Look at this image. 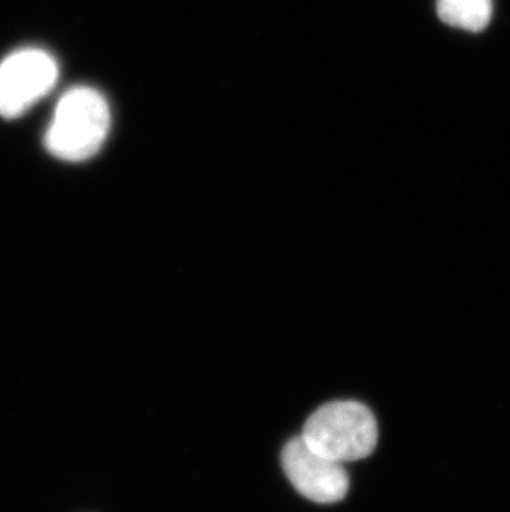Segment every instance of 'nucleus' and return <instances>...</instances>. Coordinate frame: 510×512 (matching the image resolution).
<instances>
[{
	"label": "nucleus",
	"instance_id": "obj_1",
	"mask_svg": "<svg viewBox=\"0 0 510 512\" xmlns=\"http://www.w3.org/2000/svg\"><path fill=\"white\" fill-rule=\"evenodd\" d=\"M110 120L102 93L90 87L72 88L55 108L45 145L60 160H88L105 143Z\"/></svg>",
	"mask_w": 510,
	"mask_h": 512
},
{
	"label": "nucleus",
	"instance_id": "obj_2",
	"mask_svg": "<svg viewBox=\"0 0 510 512\" xmlns=\"http://www.w3.org/2000/svg\"><path fill=\"white\" fill-rule=\"evenodd\" d=\"M300 436L318 455L350 463L375 451L378 423L370 408L358 401H332L305 421Z\"/></svg>",
	"mask_w": 510,
	"mask_h": 512
},
{
	"label": "nucleus",
	"instance_id": "obj_3",
	"mask_svg": "<svg viewBox=\"0 0 510 512\" xmlns=\"http://www.w3.org/2000/svg\"><path fill=\"white\" fill-rule=\"evenodd\" d=\"M58 65L45 50L25 49L0 63V115L15 118L57 83Z\"/></svg>",
	"mask_w": 510,
	"mask_h": 512
},
{
	"label": "nucleus",
	"instance_id": "obj_4",
	"mask_svg": "<svg viewBox=\"0 0 510 512\" xmlns=\"http://www.w3.org/2000/svg\"><path fill=\"white\" fill-rule=\"evenodd\" d=\"M282 468L305 499L317 504L340 503L347 498L350 478L342 463L325 458L302 440L292 438L282 451Z\"/></svg>",
	"mask_w": 510,
	"mask_h": 512
},
{
	"label": "nucleus",
	"instance_id": "obj_5",
	"mask_svg": "<svg viewBox=\"0 0 510 512\" xmlns=\"http://www.w3.org/2000/svg\"><path fill=\"white\" fill-rule=\"evenodd\" d=\"M492 0H438L439 19L469 32H481L492 19Z\"/></svg>",
	"mask_w": 510,
	"mask_h": 512
}]
</instances>
